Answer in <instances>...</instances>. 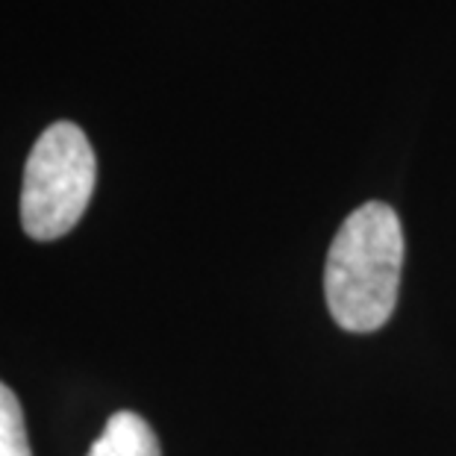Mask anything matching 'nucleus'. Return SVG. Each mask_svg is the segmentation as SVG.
<instances>
[{
  "label": "nucleus",
  "instance_id": "obj_2",
  "mask_svg": "<svg viewBox=\"0 0 456 456\" xmlns=\"http://www.w3.org/2000/svg\"><path fill=\"white\" fill-rule=\"evenodd\" d=\"M98 162L86 133L71 121L51 124L38 135L24 168L21 224L36 241L71 232L92 200Z\"/></svg>",
  "mask_w": 456,
  "mask_h": 456
},
{
  "label": "nucleus",
  "instance_id": "obj_1",
  "mask_svg": "<svg viewBox=\"0 0 456 456\" xmlns=\"http://www.w3.org/2000/svg\"><path fill=\"white\" fill-rule=\"evenodd\" d=\"M403 268V230L389 203L354 209L336 232L324 268L330 315L351 333H374L395 313Z\"/></svg>",
  "mask_w": 456,
  "mask_h": 456
},
{
  "label": "nucleus",
  "instance_id": "obj_3",
  "mask_svg": "<svg viewBox=\"0 0 456 456\" xmlns=\"http://www.w3.org/2000/svg\"><path fill=\"white\" fill-rule=\"evenodd\" d=\"M86 456H162L157 433L130 410L115 412Z\"/></svg>",
  "mask_w": 456,
  "mask_h": 456
},
{
  "label": "nucleus",
  "instance_id": "obj_4",
  "mask_svg": "<svg viewBox=\"0 0 456 456\" xmlns=\"http://www.w3.org/2000/svg\"><path fill=\"white\" fill-rule=\"evenodd\" d=\"M0 456H33L21 403L4 383H0Z\"/></svg>",
  "mask_w": 456,
  "mask_h": 456
}]
</instances>
